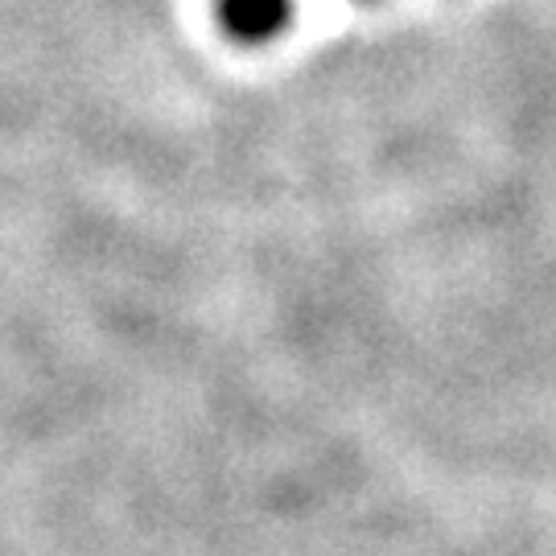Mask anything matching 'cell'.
Returning a JSON list of instances; mask_svg holds the SVG:
<instances>
[{
    "mask_svg": "<svg viewBox=\"0 0 556 556\" xmlns=\"http://www.w3.org/2000/svg\"><path fill=\"white\" fill-rule=\"evenodd\" d=\"M293 21V0H219V25L231 41L264 46Z\"/></svg>",
    "mask_w": 556,
    "mask_h": 556,
    "instance_id": "obj_1",
    "label": "cell"
}]
</instances>
